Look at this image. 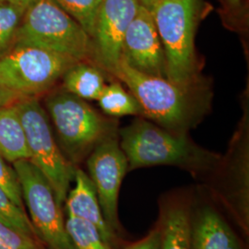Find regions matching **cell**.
<instances>
[{"instance_id":"1","label":"cell","mask_w":249,"mask_h":249,"mask_svg":"<svg viewBox=\"0 0 249 249\" xmlns=\"http://www.w3.org/2000/svg\"><path fill=\"white\" fill-rule=\"evenodd\" d=\"M119 136L129 170L165 164L198 171L210 168L217 160L215 154L196 146L185 134L142 119L119 130Z\"/></svg>"},{"instance_id":"2","label":"cell","mask_w":249,"mask_h":249,"mask_svg":"<svg viewBox=\"0 0 249 249\" xmlns=\"http://www.w3.org/2000/svg\"><path fill=\"white\" fill-rule=\"evenodd\" d=\"M14 45L41 47L80 62L94 60L92 38L53 0H36L26 9Z\"/></svg>"},{"instance_id":"3","label":"cell","mask_w":249,"mask_h":249,"mask_svg":"<svg viewBox=\"0 0 249 249\" xmlns=\"http://www.w3.org/2000/svg\"><path fill=\"white\" fill-rule=\"evenodd\" d=\"M198 0H157L151 10L165 56L166 79L189 88L196 74L194 37Z\"/></svg>"},{"instance_id":"4","label":"cell","mask_w":249,"mask_h":249,"mask_svg":"<svg viewBox=\"0 0 249 249\" xmlns=\"http://www.w3.org/2000/svg\"><path fill=\"white\" fill-rule=\"evenodd\" d=\"M139 102L142 115L165 129L183 133L194 119V105L188 89L166 78L151 76L130 67L123 58L112 72Z\"/></svg>"},{"instance_id":"5","label":"cell","mask_w":249,"mask_h":249,"mask_svg":"<svg viewBox=\"0 0 249 249\" xmlns=\"http://www.w3.org/2000/svg\"><path fill=\"white\" fill-rule=\"evenodd\" d=\"M49 120L63 148L76 161L90 153L99 143L115 136V124L89 104L64 89H57L45 98Z\"/></svg>"},{"instance_id":"6","label":"cell","mask_w":249,"mask_h":249,"mask_svg":"<svg viewBox=\"0 0 249 249\" xmlns=\"http://www.w3.org/2000/svg\"><path fill=\"white\" fill-rule=\"evenodd\" d=\"M24 130L30 160L45 175L62 206L74 179L75 170L54 140L47 113L36 97L16 104Z\"/></svg>"},{"instance_id":"7","label":"cell","mask_w":249,"mask_h":249,"mask_svg":"<svg viewBox=\"0 0 249 249\" xmlns=\"http://www.w3.org/2000/svg\"><path fill=\"white\" fill-rule=\"evenodd\" d=\"M78 62L41 47L14 45L0 57V84L24 98L36 97Z\"/></svg>"},{"instance_id":"8","label":"cell","mask_w":249,"mask_h":249,"mask_svg":"<svg viewBox=\"0 0 249 249\" xmlns=\"http://www.w3.org/2000/svg\"><path fill=\"white\" fill-rule=\"evenodd\" d=\"M12 164L36 235L49 249H75L66 230L61 205L45 175L30 159L16 160Z\"/></svg>"},{"instance_id":"9","label":"cell","mask_w":249,"mask_h":249,"mask_svg":"<svg viewBox=\"0 0 249 249\" xmlns=\"http://www.w3.org/2000/svg\"><path fill=\"white\" fill-rule=\"evenodd\" d=\"M87 166L106 223L117 235L120 231L118 195L128 163L116 136L107 138L90 151Z\"/></svg>"},{"instance_id":"10","label":"cell","mask_w":249,"mask_h":249,"mask_svg":"<svg viewBox=\"0 0 249 249\" xmlns=\"http://www.w3.org/2000/svg\"><path fill=\"white\" fill-rule=\"evenodd\" d=\"M140 5L139 0H104L102 3L92 37L94 61L111 74L122 57L124 35Z\"/></svg>"},{"instance_id":"11","label":"cell","mask_w":249,"mask_h":249,"mask_svg":"<svg viewBox=\"0 0 249 249\" xmlns=\"http://www.w3.org/2000/svg\"><path fill=\"white\" fill-rule=\"evenodd\" d=\"M121 58L139 71L166 78L165 56L154 19L142 4L125 32Z\"/></svg>"},{"instance_id":"12","label":"cell","mask_w":249,"mask_h":249,"mask_svg":"<svg viewBox=\"0 0 249 249\" xmlns=\"http://www.w3.org/2000/svg\"><path fill=\"white\" fill-rule=\"evenodd\" d=\"M75 187L68 193L65 204L68 216H73L92 224L99 231L102 238L112 249L116 244V237L108 227L97 193L89 176L82 170H75Z\"/></svg>"},{"instance_id":"13","label":"cell","mask_w":249,"mask_h":249,"mask_svg":"<svg viewBox=\"0 0 249 249\" xmlns=\"http://www.w3.org/2000/svg\"><path fill=\"white\" fill-rule=\"evenodd\" d=\"M191 249H243L240 240L221 214L204 206L191 216Z\"/></svg>"},{"instance_id":"14","label":"cell","mask_w":249,"mask_h":249,"mask_svg":"<svg viewBox=\"0 0 249 249\" xmlns=\"http://www.w3.org/2000/svg\"><path fill=\"white\" fill-rule=\"evenodd\" d=\"M0 155L10 162L30 159L16 105L0 108Z\"/></svg>"},{"instance_id":"15","label":"cell","mask_w":249,"mask_h":249,"mask_svg":"<svg viewBox=\"0 0 249 249\" xmlns=\"http://www.w3.org/2000/svg\"><path fill=\"white\" fill-rule=\"evenodd\" d=\"M63 89L85 101L98 100L106 86L101 70L89 62H78L63 75Z\"/></svg>"},{"instance_id":"16","label":"cell","mask_w":249,"mask_h":249,"mask_svg":"<svg viewBox=\"0 0 249 249\" xmlns=\"http://www.w3.org/2000/svg\"><path fill=\"white\" fill-rule=\"evenodd\" d=\"M160 225L159 249H191V213L186 206H170Z\"/></svg>"},{"instance_id":"17","label":"cell","mask_w":249,"mask_h":249,"mask_svg":"<svg viewBox=\"0 0 249 249\" xmlns=\"http://www.w3.org/2000/svg\"><path fill=\"white\" fill-rule=\"evenodd\" d=\"M97 101L101 109L109 116H134L142 114L139 102L117 82L106 85Z\"/></svg>"},{"instance_id":"18","label":"cell","mask_w":249,"mask_h":249,"mask_svg":"<svg viewBox=\"0 0 249 249\" xmlns=\"http://www.w3.org/2000/svg\"><path fill=\"white\" fill-rule=\"evenodd\" d=\"M74 18L91 38L94 35L99 10L104 0H53Z\"/></svg>"},{"instance_id":"19","label":"cell","mask_w":249,"mask_h":249,"mask_svg":"<svg viewBox=\"0 0 249 249\" xmlns=\"http://www.w3.org/2000/svg\"><path fill=\"white\" fill-rule=\"evenodd\" d=\"M65 224L74 249H112L92 224L73 216H68Z\"/></svg>"},{"instance_id":"20","label":"cell","mask_w":249,"mask_h":249,"mask_svg":"<svg viewBox=\"0 0 249 249\" xmlns=\"http://www.w3.org/2000/svg\"><path fill=\"white\" fill-rule=\"evenodd\" d=\"M27 8L0 2V57L13 47Z\"/></svg>"},{"instance_id":"21","label":"cell","mask_w":249,"mask_h":249,"mask_svg":"<svg viewBox=\"0 0 249 249\" xmlns=\"http://www.w3.org/2000/svg\"><path fill=\"white\" fill-rule=\"evenodd\" d=\"M0 222L29 236L36 235L31 220L24 210L18 207L0 188Z\"/></svg>"},{"instance_id":"22","label":"cell","mask_w":249,"mask_h":249,"mask_svg":"<svg viewBox=\"0 0 249 249\" xmlns=\"http://www.w3.org/2000/svg\"><path fill=\"white\" fill-rule=\"evenodd\" d=\"M8 160L0 155V188L19 208L23 209L22 191L17 173L14 167L9 166Z\"/></svg>"},{"instance_id":"23","label":"cell","mask_w":249,"mask_h":249,"mask_svg":"<svg viewBox=\"0 0 249 249\" xmlns=\"http://www.w3.org/2000/svg\"><path fill=\"white\" fill-rule=\"evenodd\" d=\"M0 249H39L34 237L0 222Z\"/></svg>"},{"instance_id":"24","label":"cell","mask_w":249,"mask_h":249,"mask_svg":"<svg viewBox=\"0 0 249 249\" xmlns=\"http://www.w3.org/2000/svg\"><path fill=\"white\" fill-rule=\"evenodd\" d=\"M161 230L159 224L156 228L150 231V233L144 237L142 240L134 243L132 245L123 249H160Z\"/></svg>"},{"instance_id":"25","label":"cell","mask_w":249,"mask_h":249,"mask_svg":"<svg viewBox=\"0 0 249 249\" xmlns=\"http://www.w3.org/2000/svg\"><path fill=\"white\" fill-rule=\"evenodd\" d=\"M22 99H24V97L11 91L10 89H7L2 84H0V108L16 105Z\"/></svg>"},{"instance_id":"26","label":"cell","mask_w":249,"mask_h":249,"mask_svg":"<svg viewBox=\"0 0 249 249\" xmlns=\"http://www.w3.org/2000/svg\"><path fill=\"white\" fill-rule=\"evenodd\" d=\"M36 0H0V2H7V3H10V4H15V5H18V6H22L25 8H29Z\"/></svg>"},{"instance_id":"27","label":"cell","mask_w":249,"mask_h":249,"mask_svg":"<svg viewBox=\"0 0 249 249\" xmlns=\"http://www.w3.org/2000/svg\"><path fill=\"white\" fill-rule=\"evenodd\" d=\"M139 1L142 6L147 8L150 11L153 8V6L155 5V3L157 2V0H139Z\"/></svg>"},{"instance_id":"28","label":"cell","mask_w":249,"mask_h":249,"mask_svg":"<svg viewBox=\"0 0 249 249\" xmlns=\"http://www.w3.org/2000/svg\"><path fill=\"white\" fill-rule=\"evenodd\" d=\"M228 2L232 6H237L240 4L241 0H228Z\"/></svg>"}]
</instances>
